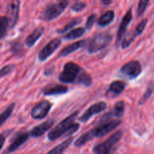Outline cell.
Returning a JSON list of instances; mask_svg holds the SVG:
<instances>
[{
  "instance_id": "1",
  "label": "cell",
  "mask_w": 154,
  "mask_h": 154,
  "mask_svg": "<svg viewBox=\"0 0 154 154\" xmlns=\"http://www.w3.org/2000/svg\"><path fill=\"white\" fill-rule=\"evenodd\" d=\"M58 79L64 84H78L85 87H90L93 82L91 75L73 62H69L64 65Z\"/></svg>"
},
{
  "instance_id": "2",
  "label": "cell",
  "mask_w": 154,
  "mask_h": 154,
  "mask_svg": "<svg viewBox=\"0 0 154 154\" xmlns=\"http://www.w3.org/2000/svg\"><path fill=\"white\" fill-rule=\"evenodd\" d=\"M121 120H113L98 124L91 130L83 134L80 138H78L75 142V146L76 147H82L83 145L87 144L89 141L93 139V138L105 136L111 131L117 129L121 124Z\"/></svg>"
},
{
  "instance_id": "3",
  "label": "cell",
  "mask_w": 154,
  "mask_h": 154,
  "mask_svg": "<svg viewBox=\"0 0 154 154\" xmlns=\"http://www.w3.org/2000/svg\"><path fill=\"white\" fill-rule=\"evenodd\" d=\"M78 115V111H75L59 123L52 130L49 132L48 138L50 141H55L63 135H66L70 136L72 134L75 133L80 128L78 123H75V120Z\"/></svg>"
},
{
  "instance_id": "4",
  "label": "cell",
  "mask_w": 154,
  "mask_h": 154,
  "mask_svg": "<svg viewBox=\"0 0 154 154\" xmlns=\"http://www.w3.org/2000/svg\"><path fill=\"white\" fill-rule=\"evenodd\" d=\"M112 36L107 33H99L90 39L87 45V51L90 54H95L105 49L111 44Z\"/></svg>"
},
{
  "instance_id": "5",
  "label": "cell",
  "mask_w": 154,
  "mask_h": 154,
  "mask_svg": "<svg viewBox=\"0 0 154 154\" xmlns=\"http://www.w3.org/2000/svg\"><path fill=\"white\" fill-rule=\"evenodd\" d=\"M142 68L141 63L137 60H132L122 66L118 72L119 77L127 80L136 79L141 74Z\"/></svg>"
},
{
  "instance_id": "6",
  "label": "cell",
  "mask_w": 154,
  "mask_h": 154,
  "mask_svg": "<svg viewBox=\"0 0 154 154\" xmlns=\"http://www.w3.org/2000/svg\"><path fill=\"white\" fill-rule=\"evenodd\" d=\"M123 134V131H117L103 143L95 145L93 148V152L97 154H105L110 153L113 149V147L115 144H117V142L121 139Z\"/></svg>"
},
{
  "instance_id": "7",
  "label": "cell",
  "mask_w": 154,
  "mask_h": 154,
  "mask_svg": "<svg viewBox=\"0 0 154 154\" xmlns=\"http://www.w3.org/2000/svg\"><path fill=\"white\" fill-rule=\"evenodd\" d=\"M69 2L70 0H60L58 3L50 5L44 12V18L47 21H51L57 18L67 8Z\"/></svg>"
},
{
  "instance_id": "8",
  "label": "cell",
  "mask_w": 154,
  "mask_h": 154,
  "mask_svg": "<svg viewBox=\"0 0 154 154\" xmlns=\"http://www.w3.org/2000/svg\"><path fill=\"white\" fill-rule=\"evenodd\" d=\"M53 104L48 100H42L36 104L31 111V117L35 120L45 118L51 110Z\"/></svg>"
},
{
  "instance_id": "9",
  "label": "cell",
  "mask_w": 154,
  "mask_h": 154,
  "mask_svg": "<svg viewBox=\"0 0 154 154\" xmlns=\"http://www.w3.org/2000/svg\"><path fill=\"white\" fill-rule=\"evenodd\" d=\"M62 44V40L60 38H54L48 42L38 53V60L40 62H44L48 60L56 51L59 48Z\"/></svg>"
},
{
  "instance_id": "10",
  "label": "cell",
  "mask_w": 154,
  "mask_h": 154,
  "mask_svg": "<svg viewBox=\"0 0 154 154\" xmlns=\"http://www.w3.org/2000/svg\"><path fill=\"white\" fill-rule=\"evenodd\" d=\"M125 111V103L123 101L117 102L114 105V107L107 114H104L102 117H100L98 124L105 123L110 121L112 118H121L123 116Z\"/></svg>"
},
{
  "instance_id": "11",
  "label": "cell",
  "mask_w": 154,
  "mask_h": 154,
  "mask_svg": "<svg viewBox=\"0 0 154 154\" xmlns=\"http://www.w3.org/2000/svg\"><path fill=\"white\" fill-rule=\"evenodd\" d=\"M20 0H12L7 7L6 16L8 17L10 23V29H13L17 24L19 18L20 12Z\"/></svg>"
},
{
  "instance_id": "12",
  "label": "cell",
  "mask_w": 154,
  "mask_h": 154,
  "mask_svg": "<svg viewBox=\"0 0 154 154\" xmlns=\"http://www.w3.org/2000/svg\"><path fill=\"white\" fill-rule=\"evenodd\" d=\"M107 108V103L105 102H96L93 104V105L90 107L81 117H79V121L81 123H87L88 120H90L92 117L96 114H99L105 111V108Z\"/></svg>"
},
{
  "instance_id": "13",
  "label": "cell",
  "mask_w": 154,
  "mask_h": 154,
  "mask_svg": "<svg viewBox=\"0 0 154 154\" xmlns=\"http://www.w3.org/2000/svg\"><path fill=\"white\" fill-rule=\"evenodd\" d=\"M54 124V120L53 119H50V120L43 122L42 123L39 124L38 126H35L29 132L30 137H32V138H39L42 135H43L45 132L50 130Z\"/></svg>"
},
{
  "instance_id": "14",
  "label": "cell",
  "mask_w": 154,
  "mask_h": 154,
  "mask_svg": "<svg viewBox=\"0 0 154 154\" xmlns=\"http://www.w3.org/2000/svg\"><path fill=\"white\" fill-rule=\"evenodd\" d=\"M68 91H69V88H68L67 86L63 85V84H55L45 87L42 90V93L45 96H51L65 94Z\"/></svg>"
},
{
  "instance_id": "15",
  "label": "cell",
  "mask_w": 154,
  "mask_h": 154,
  "mask_svg": "<svg viewBox=\"0 0 154 154\" xmlns=\"http://www.w3.org/2000/svg\"><path fill=\"white\" fill-rule=\"evenodd\" d=\"M132 19V9H129L124 17H123L120 23V26H119L118 32H117V44H118L120 41L123 39V37L124 35L126 34V29H127L128 26H129V23H130L131 20Z\"/></svg>"
},
{
  "instance_id": "16",
  "label": "cell",
  "mask_w": 154,
  "mask_h": 154,
  "mask_svg": "<svg viewBox=\"0 0 154 154\" xmlns=\"http://www.w3.org/2000/svg\"><path fill=\"white\" fill-rule=\"evenodd\" d=\"M29 137V132H20L18 134L13 140L11 144L9 145L8 148V153H13V152L16 151L24 143L28 141Z\"/></svg>"
},
{
  "instance_id": "17",
  "label": "cell",
  "mask_w": 154,
  "mask_h": 154,
  "mask_svg": "<svg viewBox=\"0 0 154 154\" xmlns=\"http://www.w3.org/2000/svg\"><path fill=\"white\" fill-rule=\"evenodd\" d=\"M126 84L122 81H114L110 84L108 90L106 93V96L108 98H114L121 94L126 88Z\"/></svg>"
},
{
  "instance_id": "18",
  "label": "cell",
  "mask_w": 154,
  "mask_h": 154,
  "mask_svg": "<svg viewBox=\"0 0 154 154\" xmlns=\"http://www.w3.org/2000/svg\"><path fill=\"white\" fill-rule=\"evenodd\" d=\"M44 32H45V28L42 26H38L32 32L26 39V45L27 47H29V48H31V47L34 46L35 44L43 35Z\"/></svg>"
},
{
  "instance_id": "19",
  "label": "cell",
  "mask_w": 154,
  "mask_h": 154,
  "mask_svg": "<svg viewBox=\"0 0 154 154\" xmlns=\"http://www.w3.org/2000/svg\"><path fill=\"white\" fill-rule=\"evenodd\" d=\"M85 43L86 42L84 40L74 42V43H72V45H69V46L63 48V49L60 51V54H59V57H66V56H69V54H72V53H74L75 51H76L77 50L80 49V48H81L82 47H84V45H85Z\"/></svg>"
},
{
  "instance_id": "20",
  "label": "cell",
  "mask_w": 154,
  "mask_h": 154,
  "mask_svg": "<svg viewBox=\"0 0 154 154\" xmlns=\"http://www.w3.org/2000/svg\"><path fill=\"white\" fill-rule=\"evenodd\" d=\"M115 17V14L112 10H110L104 13L98 21V25L100 27H105L111 24Z\"/></svg>"
},
{
  "instance_id": "21",
  "label": "cell",
  "mask_w": 154,
  "mask_h": 154,
  "mask_svg": "<svg viewBox=\"0 0 154 154\" xmlns=\"http://www.w3.org/2000/svg\"><path fill=\"white\" fill-rule=\"evenodd\" d=\"M74 138L72 137H70V138H67L66 141H64L63 142H62L61 144H58L57 146L54 147L52 150H49L48 151V153H54V154H60L64 153L65 150L69 147V146L72 144V141H73Z\"/></svg>"
},
{
  "instance_id": "22",
  "label": "cell",
  "mask_w": 154,
  "mask_h": 154,
  "mask_svg": "<svg viewBox=\"0 0 154 154\" xmlns=\"http://www.w3.org/2000/svg\"><path fill=\"white\" fill-rule=\"evenodd\" d=\"M86 32V28L84 27H78V28L74 29L71 30L68 33L65 34L63 35V38L66 39V40H74V39H77L78 38H81L84 34Z\"/></svg>"
},
{
  "instance_id": "23",
  "label": "cell",
  "mask_w": 154,
  "mask_h": 154,
  "mask_svg": "<svg viewBox=\"0 0 154 154\" xmlns=\"http://www.w3.org/2000/svg\"><path fill=\"white\" fill-rule=\"evenodd\" d=\"M10 29V23L9 20L7 16H2L0 20V36L1 39H4V38L7 35V32Z\"/></svg>"
},
{
  "instance_id": "24",
  "label": "cell",
  "mask_w": 154,
  "mask_h": 154,
  "mask_svg": "<svg viewBox=\"0 0 154 154\" xmlns=\"http://www.w3.org/2000/svg\"><path fill=\"white\" fill-rule=\"evenodd\" d=\"M137 34L135 33V30L134 31H129V32L126 33V35L123 38V41L121 42V48L123 49H126L128 48L131 45V44L134 42L137 37Z\"/></svg>"
},
{
  "instance_id": "25",
  "label": "cell",
  "mask_w": 154,
  "mask_h": 154,
  "mask_svg": "<svg viewBox=\"0 0 154 154\" xmlns=\"http://www.w3.org/2000/svg\"><path fill=\"white\" fill-rule=\"evenodd\" d=\"M81 22H82V17L74 18V19H72V20L69 21V22L64 27H63V28L60 29H58L57 32L59 33V34H64V33H66V32L69 31V29L74 28V27L76 26L77 25L81 23Z\"/></svg>"
},
{
  "instance_id": "26",
  "label": "cell",
  "mask_w": 154,
  "mask_h": 154,
  "mask_svg": "<svg viewBox=\"0 0 154 154\" xmlns=\"http://www.w3.org/2000/svg\"><path fill=\"white\" fill-rule=\"evenodd\" d=\"M14 103L10 104V105L7 107V108H6L3 112H2L1 117H0V124H1V126H3L4 123L10 118L12 113H13L14 109Z\"/></svg>"
},
{
  "instance_id": "27",
  "label": "cell",
  "mask_w": 154,
  "mask_h": 154,
  "mask_svg": "<svg viewBox=\"0 0 154 154\" xmlns=\"http://www.w3.org/2000/svg\"><path fill=\"white\" fill-rule=\"evenodd\" d=\"M154 92V83L153 82H150L149 83L148 86L147 87V90L144 92V95L142 96V97L141 98V99L138 102V105H142L148 100L150 98V96H152V94Z\"/></svg>"
},
{
  "instance_id": "28",
  "label": "cell",
  "mask_w": 154,
  "mask_h": 154,
  "mask_svg": "<svg viewBox=\"0 0 154 154\" xmlns=\"http://www.w3.org/2000/svg\"><path fill=\"white\" fill-rule=\"evenodd\" d=\"M149 1L150 0H140L138 6V11H137L138 17H141L144 14L147 5H148Z\"/></svg>"
},
{
  "instance_id": "29",
  "label": "cell",
  "mask_w": 154,
  "mask_h": 154,
  "mask_svg": "<svg viewBox=\"0 0 154 154\" xmlns=\"http://www.w3.org/2000/svg\"><path fill=\"white\" fill-rule=\"evenodd\" d=\"M14 68H15V66L14 64L7 65V66L2 68L1 73H0V76H1V78H3V77L6 76V75L11 73V72L14 71Z\"/></svg>"
},
{
  "instance_id": "30",
  "label": "cell",
  "mask_w": 154,
  "mask_h": 154,
  "mask_svg": "<svg viewBox=\"0 0 154 154\" xmlns=\"http://www.w3.org/2000/svg\"><path fill=\"white\" fill-rule=\"evenodd\" d=\"M147 21H148L147 19H144L141 20V22L138 25H137V26L135 29V32L137 34V35H140L144 32V29H145L146 26L147 24Z\"/></svg>"
},
{
  "instance_id": "31",
  "label": "cell",
  "mask_w": 154,
  "mask_h": 154,
  "mask_svg": "<svg viewBox=\"0 0 154 154\" xmlns=\"http://www.w3.org/2000/svg\"><path fill=\"white\" fill-rule=\"evenodd\" d=\"M96 21V14H93L90 15V17L87 19V22H86V29L90 30L92 29V27L93 26V25L95 24Z\"/></svg>"
},
{
  "instance_id": "32",
  "label": "cell",
  "mask_w": 154,
  "mask_h": 154,
  "mask_svg": "<svg viewBox=\"0 0 154 154\" xmlns=\"http://www.w3.org/2000/svg\"><path fill=\"white\" fill-rule=\"evenodd\" d=\"M86 8V3L84 2H77L72 6V10L74 12L81 11L84 8Z\"/></svg>"
},
{
  "instance_id": "33",
  "label": "cell",
  "mask_w": 154,
  "mask_h": 154,
  "mask_svg": "<svg viewBox=\"0 0 154 154\" xmlns=\"http://www.w3.org/2000/svg\"><path fill=\"white\" fill-rule=\"evenodd\" d=\"M12 129H10V130H6L5 132H3L0 135V143H1V146H0V149H2L3 148V146L5 144V141L6 138L9 135L11 134V132H12Z\"/></svg>"
},
{
  "instance_id": "34",
  "label": "cell",
  "mask_w": 154,
  "mask_h": 154,
  "mask_svg": "<svg viewBox=\"0 0 154 154\" xmlns=\"http://www.w3.org/2000/svg\"><path fill=\"white\" fill-rule=\"evenodd\" d=\"M54 68H52V69H46V70H45V75H47V76L52 75L53 72H54Z\"/></svg>"
},
{
  "instance_id": "35",
  "label": "cell",
  "mask_w": 154,
  "mask_h": 154,
  "mask_svg": "<svg viewBox=\"0 0 154 154\" xmlns=\"http://www.w3.org/2000/svg\"><path fill=\"white\" fill-rule=\"evenodd\" d=\"M102 3L103 5H108L111 4V2H112V0H101Z\"/></svg>"
}]
</instances>
